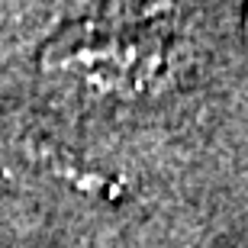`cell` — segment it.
Listing matches in <instances>:
<instances>
[{
	"label": "cell",
	"instance_id": "1",
	"mask_svg": "<svg viewBox=\"0 0 248 248\" xmlns=\"http://www.w3.org/2000/svg\"><path fill=\"white\" fill-rule=\"evenodd\" d=\"M168 13L174 7H116L62 36L46 52L42 68L91 100L142 93L165 68V48L152 26Z\"/></svg>",
	"mask_w": 248,
	"mask_h": 248
}]
</instances>
